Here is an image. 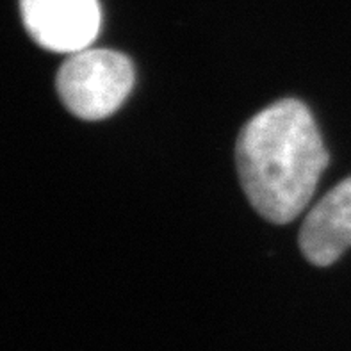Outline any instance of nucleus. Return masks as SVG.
Returning <instances> with one entry per match:
<instances>
[{"mask_svg":"<svg viewBox=\"0 0 351 351\" xmlns=\"http://www.w3.org/2000/svg\"><path fill=\"white\" fill-rule=\"evenodd\" d=\"M241 186L267 221L298 218L328 166V150L308 107L285 98L243 127L236 145Z\"/></svg>","mask_w":351,"mask_h":351,"instance_id":"f257e3e1","label":"nucleus"},{"mask_svg":"<svg viewBox=\"0 0 351 351\" xmlns=\"http://www.w3.org/2000/svg\"><path fill=\"white\" fill-rule=\"evenodd\" d=\"M134 86V66L114 50H80L61 64L56 88L61 102L82 120H104L114 114Z\"/></svg>","mask_w":351,"mask_h":351,"instance_id":"f03ea898","label":"nucleus"},{"mask_svg":"<svg viewBox=\"0 0 351 351\" xmlns=\"http://www.w3.org/2000/svg\"><path fill=\"white\" fill-rule=\"evenodd\" d=\"M20 11L36 43L68 56L88 49L102 22L98 0H20Z\"/></svg>","mask_w":351,"mask_h":351,"instance_id":"7ed1b4c3","label":"nucleus"},{"mask_svg":"<svg viewBox=\"0 0 351 351\" xmlns=\"http://www.w3.org/2000/svg\"><path fill=\"white\" fill-rule=\"evenodd\" d=\"M351 246V177L330 189L307 214L300 250L314 266L334 264Z\"/></svg>","mask_w":351,"mask_h":351,"instance_id":"20e7f679","label":"nucleus"}]
</instances>
